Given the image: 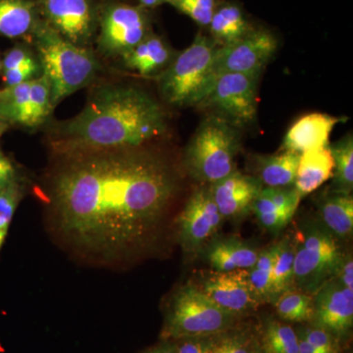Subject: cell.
Segmentation results:
<instances>
[{
  "label": "cell",
  "instance_id": "20",
  "mask_svg": "<svg viewBox=\"0 0 353 353\" xmlns=\"http://www.w3.org/2000/svg\"><path fill=\"white\" fill-rule=\"evenodd\" d=\"M41 21L37 0H0V36L30 43Z\"/></svg>",
  "mask_w": 353,
  "mask_h": 353
},
{
  "label": "cell",
  "instance_id": "25",
  "mask_svg": "<svg viewBox=\"0 0 353 353\" xmlns=\"http://www.w3.org/2000/svg\"><path fill=\"white\" fill-rule=\"evenodd\" d=\"M273 288L276 297L294 289V261L296 252L294 239L287 236L273 245Z\"/></svg>",
  "mask_w": 353,
  "mask_h": 353
},
{
  "label": "cell",
  "instance_id": "15",
  "mask_svg": "<svg viewBox=\"0 0 353 353\" xmlns=\"http://www.w3.org/2000/svg\"><path fill=\"white\" fill-rule=\"evenodd\" d=\"M201 290L220 308L236 316L254 310L260 304L250 285L248 270L215 272L204 281Z\"/></svg>",
  "mask_w": 353,
  "mask_h": 353
},
{
  "label": "cell",
  "instance_id": "35",
  "mask_svg": "<svg viewBox=\"0 0 353 353\" xmlns=\"http://www.w3.org/2000/svg\"><path fill=\"white\" fill-rule=\"evenodd\" d=\"M299 334L303 336L311 345H314L318 350L325 353H339L338 345L334 340V336L329 333L326 330L319 327H307L299 331Z\"/></svg>",
  "mask_w": 353,
  "mask_h": 353
},
{
  "label": "cell",
  "instance_id": "3",
  "mask_svg": "<svg viewBox=\"0 0 353 353\" xmlns=\"http://www.w3.org/2000/svg\"><path fill=\"white\" fill-rule=\"evenodd\" d=\"M30 43L38 55L43 75L50 83L54 108L70 95L92 85L103 71L94 48L70 43L43 20L34 30Z\"/></svg>",
  "mask_w": 353,
  "mask_h": 353
},
{
  "label": "cell",
  "instance_id": "42",
  "mask_svg": "<svg viewBox=\"0 0 353 353\" xmlns=\"http://www.w3.org/2000/svg\"><path fill=\"white\" fill-rule=\"evenodd\" d=\"M148 353H176L175 345L172 343H166L164 345H159V347L153 348Z\"/></svg>",
  "mask_w": 353,
  "mask_h": 353
},
{
  "label": "cell",
  "instance_id": "32",
  "mask_svg": "<svg viewBox=\"0 0 353 353\" xmlns=\"http://www.w3.org/2000/svg\"><path fill=\"white\" fill-rule=\"evenodd\" d=\"M223 334L217 341H213L212 353H252L256 348L248 334Z\"/></svg>",
  "mask_w": 353,
  "mask_h": 353
},
{
  "label": "cell",
  "instance_id": "45",
  "mask_svg": "<svg viewBox=\"0 0 353 353\" xmlns=\"http://www.w3.org/2000/svg\"><path fill=\"white\" fill-rule=\"evenodd\" d=\"M0 75H1V57H0Z\"/></svg>",
  "mask_w": 353,
  "mask_h": 353
},
{
  "label": "cell",
  "instance_id": "24",
  "mask_svg": "<svg viewBox=\"0 0 353 353\" xmlns=\"http://www.w3.org/2000/svg\"><path fill=\"white\" fill-rule=\"evenodd\" d=\"M322 224L339 241L352 238L353 231V197L352 194L330 192L319 204Z\"/></svg>",
  "mask_w": 353,
  "mask_h": 353
},
{
  "label": "cell",
  "instance_id": "31",
  "mask_svg": "<svg viewBox=\"0 0 353 353\" xmlns=\"http://www.w3.org/2000/svg\"><path fill=\"white\" fill-rule=\"evenodd\" d=\"M219 2L218 0H171L169 4L201 27H208Z\"/></svg>",
  "mask_w": 353,
  "mask_h": 353
},
{
  "label": "cell",
  "instance_id": "34",
  "mask_svg": "<svg viewBox=\"0 0 353 353\" xmlns=\"http://www.w3.org/2000/svg\"><path fill=\"white\" fill-rule=\"evenodd\" d=\"M41 75H43V71H41V63H39L38 58L34 61L22 65L17 68L2 72L0 78L3 83V88H8L29 82L34 79L39 78Z\"/></svg>",
  "mask_w": 353,
  "mask_h": 353
},
{
  "label": "cell",
  "instance_id": "33",
  "mask_svg": "<svg viewBox=\"0 0 353 353\" xmlns=\"http://www.w3.org/2000/svg\"><path fill=\"white\" fill-rule=\"evenodd\" d=\"M262 192L279 209L292 216L296 212L299 202L303 199L294 187L263 188Z\"/></svg>",
  "mask_w": 353,
  "mask_h": 353
},
{
  "label": "cell",
  "instance_id": "7",
  "mask_svg": "<svg viewBox=\"0 0 353 353\" xmlns=\"http://www.w3.org/2000/svg\"><path fill=\"white\" fill-rule=\"evenodd\" d=\"M294 239V287L314 296L320 288L336 277L345 254L338 239L321 221L304 223Z\"/></svg>",
  "mask_w": 353,
  "mask_h": 353
},
{
  "label": "cell",
  "instance_id": "26",
  "mask_svg": "<svg viewBox=\"0 0 353 353\" xmlns=\"http://www.w3.org/2000/svg\"><path fill=\"white\" fill-rule=\"evenodd\" d=\"M334 159L333 188L331 192L352 194L353 189V138L347 134L329 145Z\"/></svg>",
  "mask_w": 353,
  "mask_h": 353
},
{
  "label": "cell",
  "instance_id": "21",
  "mask_svg": "<svg viewBox=\"0 0 353 353\" xmlns=\"http://www.w3.org/2000/svg\"><path fill=\"white\" fill-rule=\"evenodd\" d=\"M208 28L209 36L218 46L234 43L254 29L243 7L234 1L219 2Z\"/></svg>",
  "mask_w": 353,
  "mask_h": 353
},
{
  "label": "cell",
  "instance_id": "10",
  "mask_svg": "<svg viewBox=\"0 0 353 353\" xmlns=\"http://www.w3.org/2000/svg\"><path fill=\"white\" fill-rule=\"evenodd\" d=\"M54 108L50 85L43 75L0 88V121L10 128L29 131L39 129L50 122Z\"/></svg>",
  "mask_w": 353,
  "mask_h": 353
},
{
  "label": "cell",
  "instance_id": "44",
  "mask_svg": "<svg viewBox=\"0 0 353 353\" xmlns=\"http://www.w3.org/2000/svg\"><path fill=\"white\" fill-rule=\"evenodd\" d=\"M252 353H262L261 350L260 348H255L254 350H253Z\"/></svg>",
  "mask_w": 353,
  "mask_h": 353
},
{
  "label": "cell",
  "instance_id": "1",
  "mask_svg": "<svg viewBox=\"0 0 353 353\" xmlns=\"http://www.w3.org/2000/svg\"><path fill=\"white\" fill-rule=\"evenodd\" d=\"M179 190L175 165L148 145L51 154L41 185L50 236L74 259L110 269L158 245Z\"/></svg>",
  "mask_w": 353,
  "mask_h": 353
},
{
  "label": "cell",
  "instance_id": "37",
  "mask_svg": "<svg viewBox=\"0 0 353 353\" xmlns=\"http://www.w3.org/2000/svg\"><path fill=\"white\" fill-rule=\"evenodd\" d=\"M211 336L181 339L175 345L176 353H212L213 340Z\"/></svg>",
  "mask_w": 353,
  "mask_h": 353
},
{
  "label": "cell",
  "instance_id": "14",
  "mask_svg": "<svg viewBox=\"0 0 353 353\" xmlns=\"http://www.w3.org/2000/svg\"><path fill=\"white\" fill-rule=\"evenodd\" d=\"M313 299L314 326L341 336L352 329L353 290L332 279L318 290Z\"/></svg>",
  "mask_w": 353,
  "mask_h": 353
},
{
  "label": "cell",
  "instance_id": "11",
  "mask_svg": "<svg viewBox=\"0 0 353 353\" xmlns=\"http://www.w3.org/2000/svg\"><path fill=\"white\" fill-rule=\"evenodd\" d=\"M41 20L60 37L92 48L99 29L101 0H37Z\"/></svg>",
  "mask_w": 353,
  "mask_h": 353
},
{
  "label": "cell",
  "instance_id": "27",
  "mask_svg": "<svg viewBox=\"0 0 353 353\" xmlns=\"http://www.w3.org/2000/svg\"><path fill=\"white\" fill-rule=\"evenodd\" d=\"M273 245L259 252V259L252 268L248 270V279L257 301L262 303H275L273 288Z\"/></svg>",
  "mask_w": 353,
  "mask_h": 353
},
{
  "label": "cell",
  "instance_id": "9",
  "mask_svg": "<svg viewBox=\"0 0 353 353\" xmlns=\"http://www.w3.org/2000/svg\"><path fill=\"white\" fill-rule=\"evenodd\" d=\"M259 78L240 73L220 74L197 108L212 109L233 126L245 129L256 120Z\"/></svg>",
  "mask_w": 353,
  "mask_h": 353
},
{
  "label": "cell",
  "instance_id": "16",
  "mask_svg": "<svg viewBox=\"0 0 353 353\" xmlns=\"http://www.w3.org/2000/svg\"><path fill=\"white\" fill-rule=\"evenodd\" d=\"M211 185L213 199L225 219H240L252 212V204L263 185L255 176L234 171Z\"/></svg>",
  "mask_w": 353,
  "mask_h": 353
},
{
  "label": "cell",
  "instance_id": "29",
  "mask_svg": "<svg viewBox=\"0 0 353 353\" xmlns=\"http://www.w3.org/2000/svg\"><path fill=\"white\" fill-rule=\"evenodd\" d=\"M28 188V181L24 176L0 190V252L6 243L14 214L26 196Z\"/></svg>",
  "mask_w": 353,
  "mask_h": 353
},
{
  "label": "cell",
  "instance_id": "30",
  "mask_svg": "<svg viewBox=\"0 0 353 353\" xmlns=\"http://www.w3.org/2000/svg\"><path fill=\"white\" fill-rule=\"evenodd\" d=\"M262 353H299V336L292 327L276 321L267 324L262 336Z\"/></svg>",
  "mask_w": 353,
  "mask_h": 353
},
{
  "label": "cell",
  "instance_id": "5",
  "mask_svg": "<svg viewBox=\"0 0 353 353\" xmlns=\"http://www.w3.org/2000/svg\"><path fill=\"white\" fill-rule=\"evenodd\" d=\"M217 43L199 32L194 41L174 58L157 76V87L165 103L175 108L199 106L214 81Z\"/></svg>",
  "mask_w": 353,
  "mask_h": 353
},
{
  "label": "cell",
  "instance_id": "8",
  "mask_svg": "<svg viewBox=\"0 0 353 353\" xmlns=\"http://www.w3.org/2000/svg\"><path fill=\"white\" fill-rule=\"evenodd\" d=\"M152 32L148 9L124 0H101L95 54L106 60L120 59Z\"/></svg>",
  "mask_w": 353,
  "mask_h": 353
},
{
  "label": "cell",
  "instance_id": "43",
  "mask_svg": "<svg viewBox=\"0 0 353 353\" xmlns=\"http://www.w3.org/2000/svg\"><path fill=\"white\" fill-rule=\"evenodd\" d=\"M8 125L6 124V123L2 122V121H0V139H1L2 136H3L4 134L9 130Z\"/></svg>",
  "mask_w": 353,
  "mask_h": 353
},
{
  "label": "cell",
  "instance_id": "28",
  "mask_svg": "<svg viewBox=\"0 0 353 353\" xmlns=\"http://www.w3.org/2000/svg\"><path fill=\"white\" fill-rule=\"evenodd\" d=\"M276 311L285 321H311L313 316V299L299 290H290L283 292L276 299Z\"/></svg>",
  "mask_w": 353,
  "mask_h": 353
},
{
  "label": "cell",
  "instance_id": "39",
  "mask_svg": "<svg viewBox=\"0 0 353 353\" xmlns=\"http://www.w3.org/2000/svg\"><path fill=\"white\" fill-rule=\"evenodd\" d=\"M336 280L341 283L343 287L353 290V260L352 255L347 253L343 255V261H341L340 268L336 273Z\"/></svg>",
  "mask_w": 353,
  "mask_h": 353
},
{
  "label": "cell",
  "instance_id": "23",
  "mask_svg": "<svg viewBox=\"0 0 353 353\" xmlns=\"http://www.w3.org/2000/svg\"><path fill=\"white\" fill-rule=\"evenodd\" d=\"M301 153L285 152L254 157L255 176L265 188H292L296 183Z\"/></svg>",
  "mask_w": 353,
  "mask_h": 353
},
{
  "label": "cell",
  "instance_id": "40",
  "mask_svg": "<svg viewBox=\"0 0 353 353\" xmlns=\"http://www.w3.org/2000/svg\"><path fill=\"white\" fill-rule=\"evenodd\" d=\"M297 336H299V353H325L309 343L301 334H297Z\"/></svg>",
  "mask_w": 353,
  "mask_h": 353
},
{
  "label": "cell",
  "instance_id": "41",
  "mask_svg": "<svg viewBox=\"0 0 353 353\" xmlns=\"http://www.w3.org/2000/svg\"><path fill=\"white\" fill-rule=\"evenodd\" d=\"M137 1H138L139 6L150 10V9L155 8V7L162 6V4L169 3L171 0H137Z\"/></svg>",
  "mask_w": 353,
  "mask_h": 353
},
{
  "label": "cell",
  "instance_id": "22",
  "mask_svg": "<svg viewBox=\"0 0 353 353\" xmlns=\"http://www.w3.org/2000/svg\"><path fill=\"white\" fill-rule=\"evenodd\" d=\"M334 159L329 145L301 153L294 189L301 197L315 192L333 176Z\"/></svg>",
  "mask_w": 353,
  "mask_h": 353
},
{
  "label": "cell",
  "instance_id": "19",
  "mask_svg": "<svg viewBox=\"0 0 353 353\" xmlns=\"http://www.w3.org/2000/svg\"><path fill=\"white\" fill-rule=\"evenodd\" d=\"M176 55L170 44L152 32L119 60L125 68L141 76H158L171 64Z\"/></svg>",
  "mask_w": 353,
  "mask_h": 353
},
{
  "label": "cell",
  "instance_id": "2",
  "mask_svg": "<svg viewBox=\"0 0 353 353\" xmlns=\"http://www.w3.org/2000/svg\"><path fill=\"white\" fill-rule=\"evenodd\" d=\"M167 125L166 112L150 92L108 82L92 88L80 113L44 127L51 154H58L146 145L163 136Z\"/></svg>",
  "mask_w": 353,
  "mask_h": 353
},
{
  "label": "cell",
  "instance_id": "4",
  "mask_svg": "<svg viewBox=\"0 0 353 353\" xmlns=\"http://www.w3.org/2000/svg\"><path fill=\"white\" fill-rule=\"evenodd\" d=\"M241 130L212 114L201 121L183 150L182 164L190 178L212 185L236 171Z\"/></svg>",
  "mask_w": 353,
  "mask_h": 353
},
{
  "label": "cell",
  "instance_id": "38",
  "mask_svg": "<svg viewBox=\"0 0 353 353\" xmlns=\"http://www.w3.org/2000/svg\"><path fill=\"white\" fill-rule=\"evenodd\" d=\"M22 176H24L21 174L17 165L0 148V190L6 189Z\"/></svg>",
  "mask_w": 353,
  "mask_h": 353
},
{
  "label": "cell",
  "instance_id": "36",
  "mask_svg": "<svg viewBox=\"0 0 353 353\" xmlns=\"http://www.w3.org/2000/svg\"><path fill=\"white\" fill-rule=\"evenodd\" d=\"M255 215L257 216L260 226L272 234L280 233L282 230L288 226V224L294 217V216L290 215L289 213L280 210V209L271 211V212L259 213V214Z\"/></svg>",
  "mask_w": 353,
  "mask_h": 353
},
{
  "label": "cell",
  "instance_id": "13",
  "mask_svg": "<svg viewBox=\"0 0 353 353\" xmlns=\"http://www.w3.org/2000/svg\"><path fill=\"white\" fill-rule=\"evenodd\" d=\"M277 48V39L271 32L254 28L240 41L218 46L213 63L214 75L240 73L260 77Z\"/></svg>",
  "mask_w": 353,
  "mask_h": 353
},
{
  "label": "cell",
  "instance_id": "6",
  "mask_svg": "<svg viewBox=\"0 0 353 353\" xmlns=\"http://www.w3.org/2000/svg\"><path fill=\"white\" fill-rule=\"evenodd\" d=\"M236 318L220 308L201 288L189 283L178 288L169 299L162 336L181 340L218 336L231 328Z\"/></svg>",
  "mask_w": 353,
  "mask_h": 353
},
{
  "label": "cell",
  "instance_id": "17",
  "mask_svg": "<svg viewBox=\"0 0 353 353\" xmlns=\"http://www.w3.org/2000/svg\"><path fill=\"white\" fill-rule=\"evenodd\" d=\"M343 118L323 113H311L299 118L288 130L282 150L303 153L329 145L331 132Z\"/></svg>",
  "mask_w": 353,
  "mask_h": 353
},
{
  "label": "cell",
  "instance_id": "18",
  "mask_svg": "<svg viewBox=\"0 0 353 353\" xmlns=\"http://www.w3.org/2000/svg\"><path fill=\"white\" fill-rule=\"evenodd\" d=\"M201 253L215 272H232L252 268L259 250L236 236H215Z\"/></svg>",
  "mask_w": 353,
  "mask_h": 353
},
{
  "label": "cell",
  "instance_id": "12",
  "mask_svg": "<svg viewBox=\"0 0 353 353\" xmlns=\"http://www.w3.org/2000/svg\"><path fill=\"white\" fill-rule=\"evenodd\" d=\"M210 185H204L190 196L176 218V236L183 254L196 257L215 238L222 226Z\"/></svg>",
  "mask_w": 353,
  "mask_h": 353
}]
</instances>
